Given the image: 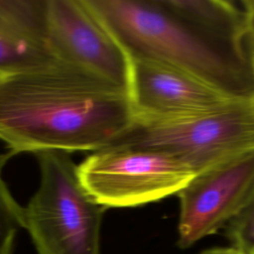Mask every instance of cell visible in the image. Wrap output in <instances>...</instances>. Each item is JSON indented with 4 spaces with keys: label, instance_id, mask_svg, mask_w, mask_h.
I'll use <instances>...</instances> for the list:
<instances>
[{
    "label": "cell",
    "instance_id": "ba28073f",
    "mask_svg": "<svg viewBox=\"0 0 254 254\" xmlns=\"http://www.w3.org/2000/svg\"><path fill=\"white\" fill-rule=\"evenodd\" d=\"M130 94L136 119L186 117L241 100L180 68L149 61H131Z\"/></svg>",
    "mask_w": 254,
    "mask_h": 254
},
{
    "label": "cell",
    "instance_id": "6da1fadb",
    "mask_svg": "<svg viewBox=\"0 0 254 254\" xmlns=\"http://www.w3.org/2000/svg\"><path fill=\"white\" fill-rule=\"evenodd\" d=\"M130 61L171 65L234 99H254L241 1L86 0Z\"/></svg>",
    "mask_w": 254,
    "mask_h": 254
},
{
    "label": "cell",
    "instance_id": "7c38bea8",
    "mask_svg": "<svg viewBox=\"0 0 254 254\" xmlns=\"http://www.w3.org/2000/svg\"><path fill=\"white\" fill-rule=\"evenodd\" d=\"M241 4L246 13L249 33L254 36V0H242Z\"/></svg>",
    "mask_w": 254,
    "mask_h": 254
},
{
    "label": "cell",
    "instance_id": "277c9868",
    "mask_svg": "<svg viewBox=\"0 0 254 254\" xmlns=\"http://www.w3.org/2000/svg\"><path fill=\"white\" fill-rule=\"evenodd\" d=\"M110 146L169 154L194 175L254 152V99L174 119H136Z\"/></svg>",
    "mask_w": 254,
    "mask_h": 254
},
{
    "label": "cell",
    "instance_id": "5bb4252c",
    "mask_svg": "<svg viewBox=\"0 0 254 254\" xmlns=\"http://www.w3.org/2000/svg\"><path fill=\"white\" fill-rule=\"evenodd\" d=\"M248 48H249L251 65H252L253 76H254V36H252L250 33H249V39H248Z\"/></svg>",
    "mask_w": 254,
    "mask_h": 254
},
{
    "label": "cell",
    "instance_id": "30bf717a",
    "mask_svg": "<svg viewBox=\"0 0 254 254\" xmlns=\"http://www.w3.org/2000/svg\"><path fill=\"white\" fill-rule=\"evenodd\" d=\"M12 152L0 154V254H13L15 238L23 227V207L16 201L2 174Z\"/></svg>",
    "mask_w": 254,
    "mask_h": 254
},
{
    "label": "cell",
    "instance_id": "52a82bcc",
    "mask_svg": "<svg viewBox=\"0 0 254 254\" xmlns=\"http://www.w3.org/2000/svg\"><path fill=\"white\" fill-rule=\"evenodd\" d=\"M253 188L254 152L194 175L177 194L178 244L190 247L226 226Z\"/></svg>",
    "mask_w": 254,
    "mask_h": 254
},
{
    "label": "cell",
    "instance_id": "7a4b0ae2",
    "mask_svg": "<svg viewBox=\"0 0 254 254\" xmlns=\"http://www.w3.org/2000/svg\"><path fill=\"white\" fill-rule=\"evenodd\" d=\"M136 120L130 90L55 60L0 75V140L9 152H97Z\"/></svg>",
    "mask_w": 254,
    "mask_h": 254
},
{
    "label": "cell",
    "instance_id": "9c48e42d",
    "mask_svg": "<svg viewBox=\"0 0 254 254\" xmlns=\"http://www.w3.org/2000/svg\"><path fill=\"white\" fill-rule=\"evenodd\" d=\"M48 0H0V75L57 60L47 29Z\"/></svg>",
    "mask_w": 254,
    "mask_h": 254
},
{
    "label": "cell",
    "instance_id": "3957f363",
    "mask_svg": "<svg viewBox=\"0 0 254 254\" xmlns=\"http://www.w3.org/2000/svg\"><path fill=\"white\" fill-rule=\"evenodd\" d=\"M41 179L23 207V227L38 254H100V227L105 207L80 182L69 153L36 154Z\"/></svg>",
    "mask_w": 254,
    "mask_h": 254
},
{
    "label": "cell",
    "instance_id": "4fadbf2b",
    "mask_svg": "<svg viewBox=\"0 0 254 254\" xmlns=\"http://www.w3.org/2000/svg\"><path fill=\"white\" fill-rule=\"evenodd\" d=\"M197 254H241V253L235 248L229 246V247H213V248L205 249Z\"/></svg>",
    "mask_w": 254,
    "mask_h": 254
},
{
    "label": "cell",
    "instance_id": "8fae6325",
    "mask_svg": "<svg viewBox=\"0 0 254 254\" xmlns=\"http://www.w3.org/2000/svg\"><path fill=\"white\" fill-rule=\"evenodd\" d=\"M231 247L241 254H254V188L239 212L227 223Z\"/></svg>",
    "mask_w": 254,
    "mask_h": 254
},
{
    "label": "cell",
    "instance_id": "8992f818",
    "mask_svg": "<svg viewBox=\"0 0 254 254\" xmlns=\"http://www.w3.org/2000/svg\"><path fill=\"white\" fill-rule=\"evenodd\" d=\"M47 29L57 60L130 90L131 61L86 0H48Z\"/></svg>",
    "mask_w": 254,
    "mask_h": 254
},
{
    "label": "cell",
    "instance_id": "5b68a950",
    "mask_svg": "<svg viewBox=\"0 0 254 254\" xmlns=\"http://www.w3.org/2000/svg\"><path fill=\"white\" fill-rule=\"evenodd\" d=\"M81 184L102 206L134 207L178 194L194 174L173 156L109 146L77 166Z\"/></svg>",
    "mask_w": 254,
    "mask_h": 254
}]
</instances>
